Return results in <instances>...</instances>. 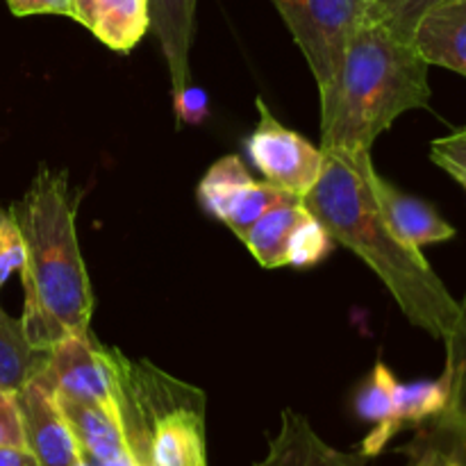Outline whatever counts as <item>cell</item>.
Instances as JSON below:
<instances>
[{"mask_svg": "<svg viewBox=\"0 0 466 466\" xmlns=\"http://www.w3.org/2000/svg\"><path fill=\"white\" fill-rule=\"evenodd\" d=\"M323 155V171L300 198L303 205L332 241L353 250L380 278L410 323L444 341L460 317V300L432 271L421 248L405 244L382 217L371 187V153Z\"/></svg>", "mask_w": 466, "mask_h": 466, "instance_id": "6da1fadb", "label": "cell"}, {"mask_svg": "<svg viewBox=\"0 0 466 466\" xmlns=\"http://www.w3.org/2000/svg\"><path fill=\"white\" fill-rule=\"evenodd\" d=\"M77 203L80 194L66 173L41 164L23 198L9 208L25 244L21 323L27 341L39 350L91 330L94 294L77 244Z\"/></svg>", "mask_w": 466, "mask_h": 466, "instance_id": "7a4b0ae2", "label": "cell"}, {"mask_svg": "<svg viewBox=\"0 0 466 466\" xmlns=\"http://www.w3.org/2000/svg\"><path fill=\"white\" fill-rule=\"evenodd\" d=\"M431 64L412 44L362 18L346 44L335 86L321 98V148L371 153L399 116L431 105Z\"/></svg>", "mask_w": 466, "mask_h": 466, "instance_id": "3957f363", "label": "cell"}, {"mask_svg": "<svg viewBox=\"0 0 466 466\" xmlns=\"http://www.w3.org/2000/svg\"><path fill=\"white\" fill-rule=\"evenodd\" d=\"M303 53L326 98L335 86L344 62L346 44L362 23L367 0H271Z\"/></svg>", "mask_w": 466, "mask_h": 466, "instance_id": "277c9868", "label": "cell"}, {"mask_svg": "<svg viewBox=\"0 0 466 466\" xmlns=\"http://www.w3.org/2000/svg\"><path fill=\"white\" fill-rule=\"evenodd\" d=\"M258 126L246 141L250 162L273 187L303 198L317 185L326 155L312 141L282 126L262 98H258Z\"/></svg>", "mask_w": 466, "mask_h": 466, "instance_id": "5b68a950", "label": "cell"}, {"mask_svg": "<svg viewBox=\"0 0 466 466\" xmlns=\"http://www.w3.org/2000/svg\"><path fill=\"white\" fill-rule=\"evenodd\" d=\"M39 376L62 399L98 405L118 414L116 385L107 349L91 335V330L64 337L48 349L46 367Z\"/></svg>", "mask_w": 466, "mask_h": 466, "instance_id": "8992f818", "label": "cell"}, {"mask_svg": "<svg viewBox=\"0 0 466 466\" xmlns=\"http://www.w3.org/2000/svg\"><path fill=\"white\" fill-rule=\"evenodd\" d=\"M289 194L267 180L250 177L248 168L237 155H226L208 168L198 185V198L203 208L226 223L239 239L273 208Z\"/></svg>", "mask_w": 466, "mask_h": 466, "instance_id": "52a82bcc", "label": "cell"}, {"mask_svg": "<svg viewBox=\"0 0 466 466\" xmlns=\"http://www.w3.org/2000/svg\"><path fill=\"white\" fill-rule=\"evenodd\" d=\"M16 405L21 412L25 449L35 455L39 466H80L86 462L66 417L59 410L55 391L41 376L16 391Z\"/></svg>", "mask_w": 466, "mask_h": 466, "instance_id": "ba28073f", "label": "cell"}, {"mask_svg": "<svg viewBox=\"0 0 466 466\" xmlns=\"http://www.w3.org/2000/svg\"><path fill=\"white\" fill-rule=\"evenodd\" d=\"M364 451H339L323 441L303 414L282 410L280 426L268 440L267 455L253 466H369Z\"/></svg>", "mask_w": 466, "mask_h": 466, "instance_id": "9c48e42d", "label": "cell"}, {"mask_svg": "<svg viewBox=\"0 0 466 466\" xmlns=\"http://www.w3.org/2000/svg\"><path fill=\"white\" fill-rule=\"evenodd\" d=\"M371 187L382 217L405 244L423 248L428 244H441L455 237V228L431 203L405 194L403 189L378 176V171H373Z\"/></svg>", "mask_w": 466, "mask_h": 466, "instance_id": "30bf717a", "label": "cell"}, {"mask_svg": "<svg viewBox=\"0 0 466 466\" xmlns=\"http://www.w3.org/2000/svg\"><path fill=\"white\" fill-rule=\"evenodd\" d=\"M412 46L431 66L466 77V0H440L421 18Z\"/></svg>", "mask_w": 466, "mask_h": 466, "instance_id": "8fae6325", "label": "cell"}, {"mask_svg": "<svg viewBox=\"0 0 466 466\" xmlns=\"http://www.w3.org/2000/svg\"><path fill=\"white\" fill-rule=\"evenodd\" d=\"M196 3L198 0H148L150 30L168 64L173 96L191 85L189 50L196 30Z\"/></svg>", "mask_w": 466, "mask_h": 466, "instance_id": "7c38bea8", "label": "cell"}, {"mask_svg": "<svg viewBox=\"0 0 466 466\" xmlns=\"http://www.w3.org/2000/svg\"><path fill=\"white\" fill-rule=\"evenodd\" d=\"M55 399L89 462H109V460L126 458L130 453L116 412H109L98 405L80 403V400L62 399L57 394Z\"/></svg>", "mask_w": 466, "mask_h": 466, "instance_id": "4fadbf2b", "label": "cell"}, {"mask_svg": "<svg viewBox=\"0 0 466 466\" xmlns=\"http://www.w3.org/2000/svg\"><path fill=\"white\" fill-rule=\"evenodd\" d=\"M308 217V208L299 196H287L282 203L273 205L241 241L264 268L287 267V253L294 232Z\"/></svg>", "mask_w": 466, "mask_h": 466, "instance_id": "5bb4252c", "label": "cell"}, {"mask_svg": "<svg viewBox=\"0 0 466 466\" xmlns=\"http://www.w3.org/2000/svg\"><path fill=\"white\" fill-rule=\"evenodd\" d=\"M148 30V0H94V21L89 32L114 53H130Z\"/></svg>", "mask_w": 466, "mask_h": 466, "instance_id": "9a60e30c", "label": "cell"}, {"mask_svg": "<svg viewBox=\"0 0 466 466\" xmlns=\"http://www.w3.org/2000/svg\"><path fill=\"white\" fill-rule=\"evenodd\" d=\"M48 350H39L27 341L21 319L9 317L0 305V390L16 394L25 382L39 376Z\"/></svg>", "mask_w": 466, "mask_h": 466, "instance_id": "2e32d148", "label": "cell"}, {"mask_svg": "<svg viewBox=\"0 0 466 466\" xmlns=\"http://www.w3.org/2000/svg\"><path fill=\"white\" fill-rule=\"evenodd\" d=\"M399 380L390 367L378 362L373 367L369 380L360 387L358 396H355V412L362 417L364 421L373 423V431L364 440L362 451L373 458L380 453L387 444L391 441L390 437V421H391V410H394V391Z\"/></svg>", "mask_w": 466, "mask_h": 466, "instance_id": "e0dca14e", "label": "cell"}, {"mask_svg": "<svg viewBox=\"0 0 466 466\" xmlns=\"http://www.w3.org/2000/svg\"><path fill=\"white\" fill-rule=\"evenodd\" d=\"M451 399V376L444 369L437 380H419L403 385L399 382L394 391L390 437L394 440L405 426H423L446 410Z\"/></svg>", "mask_w": 466, "mask_h": 466, "instance_id": "ac0fdd59", "label": "cell"}, {"mask_svg": "<svg viewBox=\"0 0 466 466\" xmlns=\"http://www.w3.org/2000/svg\"><path fill=\"white\" fill-rule=\"evenodd\" d=\"M446 371L451 376V399L440 419L451 428L466 451V296L460 300V317L451 335L444 339Z\"/></svg>", "mask_w": 466, "mask_h": 466, "instance_id": "d6986e66", "label": "cell"}, {"mask_svg": "<svg viewBox=\"0 0 466 466\" xmlns=\"http://www.w3.org/2000/svg\"><path fill=\"white\" fill-rule=\"evenodd\" d=\"M437 3L440 0H367L364 18L399 41L412 44L419 23Z\"/></svg>", "mask_w": 466, "mask_h": 466, "instance_id": "ffe728a7", "label": "cell"}, {"mask_svg": "<svg viewBox=\"0 0 466 466\" xmlns=\"http://www.w3.org/2000/svg\"><path fill=\"white\" fill-rule=\"evenodd\" d=\"M408 466H466V451L449 426L432 419L408 449Z\"/></svg>", "mask_w": 466, "mask_h": 466, "instance_id": "44dd1931", "label": "cell"}, {"mask_svg": "<svg viewBox=\"0 0 466 466\" xmlns=\"http://www.w3.org/2000/svg\"><path fill=\"white\" fill-rule=\"evenodd\" d=\"M332 248V239L326 232V228L309 214L303 218L299 230L294 232V239L289 244V253H287V267H314L321 262Z\"/></svg>", "mask_w": 466, "mask_h": 466, "instance_id": "7402d4cb", "label": "cell"}, {"mask_svg": "<svg viewBox=\"0 0 466 466\" xmlns=\"http://www.w3.org/2000/svg\"><path fill=\"white\" fill-rule=\"evenodd\" d=\"M23 262H25V244H23L21 228L12 209L0 205V289L14 271H21Z\"/></svg>", "mask_w": 466, "mask_h": 466, "instance_id": "603a6c76", "label": "cell"}, {"mask_svg": "<svg viewBox=\"0 0 466 466\" xmlns=\"http://www.w3.org/2000/svg\"><path fill=\"white\" fill-rule=\"evenodd\" d=\"M431 159L466 189V126L432 141Z\"/></svg>", "mask_w": 466, "mask_h": 466, "instance_id": "cb8c5ba5", "label": "cell"}, {"mask_svg": "<svg viewBox=\"0 0 466 466\" xmlns=\"http://www.w3.org/2000/svg\"><path fill=\"white\" fill-rule=\"evenodd\" d=\"M0 446H16L25 449L21 412H18L16 396L12 391L0 390Z\"/></svg>", "mask_w": 466, "mask_h": 466, "instance_id": "d4e9b609", "label": "cell"}, {"mask_svg": "<svg viewBox=\"0 0 466 466\" xmlns=\"http://www.w3.org/2000/svg\"><path fill=\"white\" fill-rule=\"evenodd\" d=\"M14 16H36V14H55V16L76 18V0H5Z\"/></svg>", "mask_w": 466, "mask_h": 466, "instance_id": "484cf974", "label": "cell"}, {"mask_svg": "<svg viewBox=\"0 0 466 466\" xmlns=\"http://www.w3.org/2000/svg\"><path fill=\"white\" fill-rule=\"evenodd\" d=\"M173 105H176V116L182 123H200L208 116V96L194 82L185 91L173 96Z\"/></svg>", "mask_w": 466, "mask_h": 466, "instance_id": "4316f807", "label": "cell"}, {"mask_svg": "<svg viewBox=\"0 0 466 466\" xmlns=\"http://www.w3.org/2000/svg\"><path fill=\"white\" fill-rule=\"evenodd\" d=\"M0 466H39V462L27 449L0 446Z\"/></svg>", "mask_w": 466, "mask_h": 466, "instance_id": "83f0119b", "label": "cell"}, {"mask_svg": "<svg viewBox=\"0 0 466 466\" xmlns=\"http://www.w3.org/2000/svg\"><path fill=\"white\" fill-rule=\"evenodd\" d=\"M80 25L91 30V21H94V0H76V18Z\"/></svg>", "mask_w": 466, "mask_h": 466, "instance_id": "f1b7e54d", "label": "cell"}]
</instances>
